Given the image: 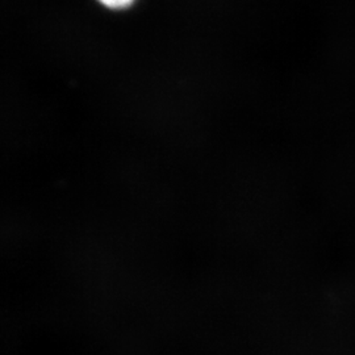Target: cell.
<instances>
[{"label": "cell", "instance_id": "1", "mask_svg": "<svg viewBox=\"0 0 355 355\" xmlns=\"http://www.w3.org/2000/svg\"><path fill=\"white\" fill-rule=\"evenodd\" d=\"M101 4L111 10H123L129 7L135 0H98Z\"/></svg>", "mask_w": 355, "mask_h": 355}]
</instances>
